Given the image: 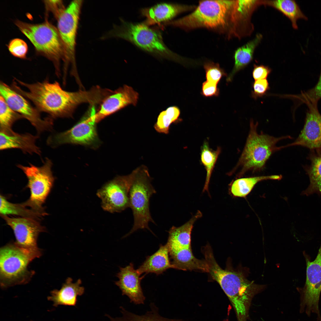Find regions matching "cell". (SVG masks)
Listing matches in <instances>:
<instances>
[{
  "label": "cell",
  "instance_id": "cell-1",
  "mask_svg": "<svg viewBox=\"0 0 321 321\" xmlns=\"http://www.w3.org/2000/svg\"><path fill=\"white\" fill-rule=\"evenodd\" d=\"M14 79L26 88L27 91L22 89L15 81L12 83V88L31 100L40 112L47 113L53 119L71 117L79 105L87 103L96 105L101 103L103 97L102 89L97 86L87 91L70 92L64 90L57 81L51 83L48 78L33 83Z\"/></svg>",
  "mask_w": 321,
  "mask_h": 321
},
{
  "label": "cell",
  "instance_id": "cell-2",
  "mask_svg": "<svg viewBox=\"0 0 321 321\" xmlns=\"http://www.w3.org/2000/svg\"><path fill=\"white\" fill-rule=\"evenodd\" d=\"M202 251L208 266L209 273L232 303L238 321H246L253 298L265 286L249 281L240 271L223 269L215 260L211 246L205 247Z\"/></svg>",
  "mask_w": 321,
  "mask_h": 321
},
{
  "label": "cell",
  "instance_id": "cell-3",
  "mask_svg": "<svg viewBox=\"0 0 321 321\" xmlns=\"http://www.w3.org/2000/svg\"><path fill=\"white\" fill-rule=\"evenodd\" d=\"M236 0L199 1L190 14L166 23L186 31L204 28L232 38L234 29Z\"/></svg>",
  "mask_w": 321,
  "mask_h": 321
},
{
  "label": "cell",
  "instance_id": "cell-4",
  "mask_svg": "<svg viewBox=\"0 0 321 321\" xmlns=\"http://www.w3.org/2000/svg\"><path fill=\"white\" fill-rule=\"evenodd\" d=\"M119 26L114 27L110 36L123 39L139 48L159 58L182 63L184 59L172 51L163 41L160 32L150 28L143 22L134 23L121 21Z\"/></svg>",
  "mask_w": 321,
  "mask_h": 321
},
{
  "label": "cell",
  "instance_id": "cell-5",
  "mask_svg": "<svg viewBox=\"0 0 321 321\" xmlns=\"http://www.w3.org/2000/svg\"><path fill=\"white\" fill-rule=\"evenodd\" d=\"M258 123L250 121V128L245 147L235 169L240 168L237 177H240L248 171L262 170L266 162L275 152L282 149L276 146L280 140L292 139L290 136L275 137L257 131Z\"/></svg>",
  "mask_w": 321,
  "mask_h": 321
},
{
  "label": "cell",
  "instance_id": "cell-6",
  "mask_svg": "<svg viewBox=\"0 0 321 321\" xmlns=\"http://www.w3.org/2000/svg\"><path fill=\"white\" fill-rule=\"evenodd\" d=\"M134 175L129 193V207L133 212L134 223L130 231L124 237L139 229H147L152 232L148 224L155 222L151 217L149 201L156 191L152 186V178L147 168L142 165L133 170Z\"/></svg>",
  "mask_w": 321,
  "mask_h": 321
},
{
  "label": "cell",
  "instance_id": "cell-7",
  "mask_svg": "<svg viewBox=\"0 0 321 321\" xmlns=\"http://www.w3.org/2000/svg\"><path fill=\"white\" fill-rule=\"evenodd\" d=\"M15 24L38 51L54 62L56 74L60 76L59 61L65 58V51L58 29L47 22L32 24L18 21Z\"/></svg>",
  "mask_w": 321,
  "mask_h": 321
},
{
  "label": "cell",
  "instance_id": "cell-8",
  "mask_svg": "<svg viewBox=\"0 0 321 321\" xmlns=\"http://www.w3.org/2000/svg\"><path fill=\"white\" fill-rule=\"evenodd\" d=\"M31 258L14 244H9L0 250V278L3 288L24 284L33 273L27 267Z\"/></svg>",
  "mask_w": 321,
  "mask_h": 321
},
{
  "label": "cell",
  "instance_id": "cell-9",
  "mask_svg": "<svg viewBox=\"0 0 321 321\" xmlns=\"http://www.w3.org/2000/svg\"><path fill=\"white\" fill-rule=\"evenodd\" d=\"M52 165L51 160L46 158L43 164L40 166L32 164L26 166L20 164L17 165L26 176L28 180L27 185L30 191L29 199L23 203L26 206L45 213L42 205L48 195L54 180L52 171Z\"/></svg>",
  "mask_w": 321,
  "mask_h": 321
},
{
  "label": "cell",
  "instance_id": "cell-10",
  "mask_svg": "<svg viewBox=\"0 0 321 321\" xmlns=\"http://www.w3.org/2000/svg\"><path fill=\"white\" fill-rule=\"evenodd\" d=\"M95 106L90 105L86 114L70 129L50 136L47 140L48 144L54 148L66 144H80L93 149L97 148L100 142L95 117Z\"/></svg>",
  "mask_w": 321,
  "mask_h": 321
},
{
  "label": "cell",
  "instance_id": "cell-11",
  "mask_svg": "<svg viewBox=\"0 0 321 321\" xmlns=\"http://www.w3.org/2000/svg\"><path fill=\"white\" fill-rule=\"evenodd\" d=\"M306 263V279L300 295V311L309 316L315 314L317 321H321L319 302L321 292V244L317 256L313 261L305 256Z\"/></svg>",
  "mask_w": 321,
  "mask_h": 321
},
{
  "label": "cell",
  "instance_id": "cell-12",
  "mask_svg": "<svg viewBox=\"0 0 321 321\" xmlns=\"http://www.w3.org/2000/svg\"><path fill=\"white\" fill-rule=\"evenodd\" d=\"M1 215L14 232L15 245L32 260L40 257L42 253L37 246V240L39 233L45 231L43 227L33 218Z\"/></svg>",
  "mask_w": 321,
  "mask_h": 321
},
{
  "label": "cell",
  "instance_id": "cell-13",
  "mask_svg": "<svg viewBox=\"0 0 321 321\" xmlns=\"http://www.w3.org/2000/svg\"><path fill=\"white\" fill-rule=\"evenodd\" d=\"M134 175L118 176L105 184L97 191L101 207L111 213L121 212L129 207V193Z\"/></svg>",
  "mask_w": 321,
  "mask_h": 321
},
{
  "label": "cell",
  "instance_id": "cell-14",
  "mask_svg": "<svg viewBox=\"0 0 321 321\" xmlns=\"http://www.w3.org/2000/svg\"><path fill=\"white\" fill-rule=\"evenodd\" d=\"M0 93L9 107L28 120L39 134L52 130L53 125L52 118L49 116L42 118L40 112L35 107H33L26 98L1 81Z\"/></svg>",
  "mask_w": 321,
  "mask_h": 321
},
{
  "label": "cell",
  "instance_id": "cell-15",
  "mask_svg": "<svg viewBox=\"0 0 321 321\" xmlns=\"http://www.w3.org/2000/svg\"><path fill=\"white\" fill-rule=\"evenodd\" d=\"M82 4V0L73 1L58 18V30L64 47L65 58L72 63L73 69L76 68V38Z\"/></svg>",
  "mask_w": 321,
  "mask_h": 321
},
{
  "label": "cell",
  "instance_id": "cell-16",
  "mask_svg": "<svg viewBox=\"0 0 321 321\" xmlns=\"http://www.w3.org/2000/svg\"><path fill=\"white\" fill-rule=\"evenodd\" d=\"M306 105L308 109L302 129L294 142L283 146V148L295 146L310 150L321 148V114L318 109L317 103L311 102Z\"/></svg>",
  "mask_w": 321,
  "mask_h": 321
},
{
  "label": "cell",
  "instance_id": "cell-17",
  "mask_svg": "<svg viewBox=\"0 0 321 321\" xmlns=\"http://www.w3.org/2000/svg\"><path fill=\"white\" fill-rule=\"evenodd\" d=\"M139 96L138 92L132 87L127 85L113 91L101 103L95 115L96 122H98L106 117L128 106H136Z\"/></svg>",
  "mask_w": 321,
  "mask_h": 321
},
{
  "label": "cell",
  "instance_id": "cell-18",
  "mask_svg": "<svg viewBox=\"0 0 321 321\" xmlns=\"http://www.w3.org/2000/svg\"><path fill=\"white\" fill-rule=\"evenodd\" d=\"M145 275L140 277L137 270L135 269L133 264L130 263L124 268H120L117 275L119 280L115 283L121 290L122 295L128 296L131 302L135 304H143L145 297L141 282Z\"/></svg>",
  "mask_w": 321,
  "mask_h": 321
},
{
  "label": "cell",
  "instance_id": "cell-19",
  "mask_svg": "<svg viewBox=\"0 0 321 321\" xmlns=\"http://www.w3.org/2000/svg\"><path fill=\"white\" fill-rule=\"evenodd\" d=\"M194 8L193 6L163 2L150 7L142 8L141 13L146 18L143 22L148 26L157 24L160 26L171 21L180 13Z\"/></svg>",
  "mask_w": 321,
  "mask_h": 321
},
{
  "label": "cell",
  "instance_id": "cell-20",
  "mask_svg": "<svg viewBox=\"0 0 321 321\" xmlns=\"http://www.w3.org/2000/svg\"><path fill=\"white\" fill-rule=\"evenodd\" d=\"M38 138L37 136L28 133H19L13 130L10 131H0V150H3L18 149L24 153H35L40 155V149L36 144Z\"/></svg>",
  "mask_w": 321,
  "mask_h": 321
},
{
  "label": "cell",
  "instance_id": "cell-21",
  "mask_svg": "<svg viewBox=\"0 0 321 321\" xmlns=\"http://www.w3.org/2000/svg\"><path fill=\"white\" fill-rule=\"evenodd\" d=\"M81 284L80 279L73 283L71 278H68L59 290L51 291L48 300L52 301L55 307L61 305L75 306L78 296L82 295L84 292V288L81 286Z\"/></svg>",
  "mask_w": 321,
  "mask_h": 321
},
{
  "label": "cell",
  "instance_id": "cell-22",
  "mask_svg": "<svg viewBox=\"0 0 321 321\" xmlns=\"http://www.w3.org/2000/svg\"><path fill=\"white\" fill-rule=\"evenodd\" d=\"M175 269L169 255V247L166 243L160 245L159 249L151 255L147 256L145 261L137 269L141 275L154 273L158 275L169 268Z\"/></svg>",
  "mask_w": 321,
  "mask_h": 321
},
{
  "label": "cell",
  "instance_id": "cell-23",
  "mask_svg": "<svg viewBox=\"0 0 321 321\" xmlns=\"http://www.w3.org/2000/svg\"><path fill=\"white\" fill-rule=\"evenodd\" d=\"M202 216L198 210L195 215L182 226L177 227L173 226L168 232L169 237L167 244L169 251L176 250L183 248H191V234L195 222Z\"/></svg>",
  "mask_w": 321,
  "mask_h": 321
},
{
  "label": "cell",
  "instance_id": "cell-24",
  "mask_svg": "<svg viewBox=\"0 0 321 321\" xmlns=\"http://www.w3.org/2000/svg\"><path fill=\"white\" fill-rule=\"evenodd\" d=\"M171 262L175 269L183 270H198L209 273L205 260H200L193 255L191 248L169 251Z\"/></svg>",
  "mask_w": 321,
  "mask_h": 321
},
{
  "label": "cell",
  "instance_id": "cell-25",
  "mask_svg": "<svg viewBox=\"0 0 321 321\" xmlns=\"http://www.w3.org/2000/svg\"><path fill=\"white\" fill-rule=\"evenodd\" d=\"M307 159L310 164L303 167L309 177L310 184L302 194L308 196L316 193L321 195V148L310 150Z\"/></svg>",
  "mask_w": 321,
  "mask_h": 321
},
{
  "label": "cell",
  "instance_id": "cell-26",
  "mask_svg": "<svg viewBox=\"0 0 321 321\" xmlns=\"http://www.w3.org/2000/svg\"><path fill=\"white\" fill-rule=\"evenodd\" d=\"M262 38L261 34L257 33L253 39L235 50L233 56L234 67L226 78L227 82L232 81L237 72L244 68L252 62L255 50Z\"/></svg>",
  "mask_w": 321,
  "mask_h": 321
},
{
  "label": "cell",
  "instance_id": "cell-27",
  "mask_svg": "<svg viewBox=\"0 0 321 321\" xmlns=\"http://www.w3.org/2000/svg\"><path fill=\"white\" fill-rule=\"evenodd\" d=\"M261 2L262 5L273 7L285 15L290 20L292 26L295 29L298 28V20L308 19L295 0H262Z\"/></svg>",
  "mask_w": 321,
  "mask_h": 321
},
{
  "label": "cell",
  "instance_id": "cell-28",
  "mask_svg": "<svg viewBox=\"0 0 321 321\" xmlns=\"http://www.w3.org/2000/svg\"><path fill=\"white\" fill-rule=\"evenodd\" d=\"M150 306V310L143 315L134 314L121 306L120 307L121 316L113 317L108 314L105 316L109 321H183L180 319L164 317L159 314L158 309L154 303H151Z\"/></svg>",
  "mask_w": 321,
  "mask_h": 321
},
{
  "label": "cell",
  "instance_id": "cell-29",
  "mask_svg": "<svg viewBox=\"0 0 321 321\" xmlns=\"http://www.w3.org/2000/svg\"><path fill=\"white\" fill-rule=\"evenodd\" d=\"M281 178V175H272L238 179L232 184L230 191L234 196L244 197L258 182L268 180H280Z\"/></svg>",
  "mask_w": 321,
  "mask_h": 321
},
{
  "label": "cell",
  "instance_id": "cell-30",
  "mask_svg": "<svg viewBox=\"0 0 321 321\" xmlns=\"http://www.w3.org/2000/svg\"><path fill=\"white\" fill-rule=\"evenodd\" d=\"M26 207L23 203L18 204L9 202L4 197L0 195L1 215H14L35 219L45 214L32 209L27 208Z\"/></svg>",
  "mask_w": 321,
  "mask_h": 321
},
{
  "label": "cell",
  "instance_id": "cell-31",
  "mask_svg": "<svg viewBox=\"0 0 321 321\" xmlns=\"http://www.w3.org/2000/svg\"><path fill=\"white\" fill-rule=\"evenodd\" d=\"M180 111L176 106H171L161 111L154 125L155 130L160 133L168 134L171 124L178 121Z\"/></svg>",
  "mask_w": 321,
  "mask_h": 321
},
{
  "label": "cell",
  "instance_id": "cell-32",
  "mask_svg": "<svg viewBox=\"0 0 321 321\" xmlns=\"http://www.w3.org/2000/svg\"><path fill=\"white\" fill-rule=\"evenodd\" d=\"M23 118L21 115L11 109L0 95V131L12 130V127L13 124L16 121Z\"/></svg>",
  "mask_w": 321,
  "mask_h": 321
},
{
  "label": "cell",
  "instance_id": "cell-33",
  "mask_svg": "<svg viewBox=\"0 0 321 321\" xmlns=\"http://www.w3.org/2000/svg\"><path fill=\"white\" fill-rule=\"evenodd\" d=\"M218 149L215 151L211 150L207 143L203 145L201 154V160L205 166L207 176L203 192L208 191V186L212 170L220 152Z\"/></svg>",
  "mask_w": 321,
  "mask_h": 321
},
{
  "label": "cell",
  "instance_id": "cell-34",
  "mask_svg": "<svg viewBox=\"0 0 321 321\" xmlns=\"http://www.w3.org/2000/svg\"><path fill=\"white\" fill-rule=\"evenodd\" d=\"M298 101V105L311 102H316L321 99V71L317 82L312 88L306 91H302L297 95H291Z\"/></svg>",
  "mask_w": 321,
  "mask_h": 321
},
{
  "label": "cell",
  "instance_id": "cell-35",
  "mask_svg": "<svg viewBox=\"0 0 321 321\" xmlns=\"http://www.w3.org/2000/svg\"><path fill=\"white\" fill-rule=\"evenodd\" d=\"M207 81L217 84L221 78L226 75L224 70L219 64L213 62H207L204 65Z\"/></svg>",
  "mask_w": 321,
  "mask_h": 321
},
{
  "label": "cell",
  "instance_id": "cell-36",
  "mask_svg": "<svg viewBox=\"0 0 321 321\" xmlns=\"http://www.w3.org/2000/svg\"><path fill=\"white\" fill-rule=\"evenodd\" d=\"M8 49L10 53L14 56L21 59H25L28 51L26 43L20 38H15L11 40L8 45Z\"/></svg>",
  "mask_w": 321,
  "mask_h": 321
},
{
  "label": "cell",
  "instance_id": "cell-37",
  "mask_svg": "<svg viewBox=\"0 0 321 321\" xmlns=\"http://www.w3.org/2000/svg\"><path fill=\"white\" fill-rule=\"evenodd\" d=\"M252 86L253 90L251 95L255 99L265 95L270 88L266 79L255 80L253 83Z\"/></svg>",
  "mask_w": 321,
  "mask_h": 321
},
{
  "label": "cell",
  "instance_id": "cell-38",
  "mask_svg": "<svg viewBox=\"0 0 321 321\" xmlns=\"http://www.w3.org/2000/svg\"><path fill=\"white\" fill-rule=\"evenodd\" d=\"M201 94L205 97L218 96L219 90L217 84L206 80L202 83Z\"/></svg>",
  "mask_w": 321,
  "mask_h": 321
},
{
  "label": "cell",
  "instance_id": "cell-39",
  "mask_svg": "<svg viewBox=\"0 0 321 321\" xmlns=\"http://www.w3.org/2000/svg\"><path fill=\"white\" fill-rule=\"evenodd\" d=\"M253 67L252 76L255 80L266 79L272 71L269 67L262 64H254Z\"/></svg>",
  "mask_w": 321,
  "mask_h": 321
}]
</instances>
